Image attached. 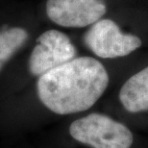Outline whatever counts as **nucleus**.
I'll use <instances>...</instances> for the list:
<instances>
[{
  "label": "nucleus",
  "mask_w": 148,
  "mask_h": 148,
  "mask_svg": "<svg viewBox=\"0 0 148 148\" xmlns=\"http://www.w3.org/2000/svg\"><path fill=\"white\" fill-rule=\"evenodd\" d=\"M108 85V72L99 61L78 57L38 77L37 92L48 110L71 114L92 107Z\"/></svg>",
  "instance_id": "1"
},
{
  "label": "nucleus",
  "mask_w": 148,
  "mask_h": 148,
  "mask_svg": "<svg viewBox=\"0 0 148 148\" xmlns=\"http://www.w3.org/2000/svg\"><path fill=\"white\" fill-rule=\"evenodd\" d=\"M69 134L92 148H130L133 143V134L126 125L96 112L73 121Z\"/></svg>",
  "instance_id": "2"
},
{
  "label": "nucleus",
  "mask_w": 148,
  "mask_h": 148,
  "mask_svg": "<svg viewBox=\"0 0 148 148\" xmlns=\"http://www.w3.org/2000/svg\"><path fill=\"white\" fill-rule=\"evenodd\" d=\"M86 46L102 59L124 57L141 45L140 38L124 34L114 20L101 18L90 26L84 36Z\"/></svg>",
  "instance_id": "3"
},
{
  "label": "nucleus",
  "mask_w": 148,
  "mask_h": 148,
  "mask_svg": "<svg viewBox=\"0 0 148 148\" xmlns=\"http://www.w3.org/2000/svg\"><path fill=\"white\" fill-rule=\"evenodd\" d=\"M76 48L69 37L58 30H47L37 38L28 61L29 71L40 77L76 58Z\"/></svg>",
  "instance_id": "4"
},
{
  "label": "nucleus",
  "mask_w": 148,
  "mask_h": 148,
  "mask_svg": "<svg viewBox=\"0 0 148 148\" xmlns=\"http://www.w3.org/2000/svg\"><path fill=\"white\" fill-rule=\"evenodd\" d=\"M48 18L62 27L84 28L102 18L107 7L101 0H47Z\"/></svg>",
  "instance_id": "5"
},
{
  "label": "nucleus",
  "mask_w": 148,
  "mask_h": 148,
  "mask_svg": "<svg viewBox=\"0 0 148 148\" xmlns=\"http://www.w3.org/2000/svg\"><path fill=\"white\" fill-rule=\"evenodd\" d=\"M119 100L129 112L148 110V66L131 76L119 91Z\"/></svg>",
  "instance_id": "6"
},
{
  "label": "nucleus",
  "mask_w": 148,
  "mask_h": 148,
  "mask_svg": "<svg viewBox=\"0 0 148 148\" xmlns=\"http://www.w3.org/2000/svg\"><path fill=\"white\" fill-rule=\"evenodd\" d=\"M25 28L14 26L0 30V71L5 64L22 48L28 40Z\"/></svg>",
  "instance_id": "7"
}]
</instances>
